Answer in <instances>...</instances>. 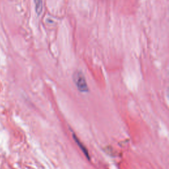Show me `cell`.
<instances>
[{"label":"cell","instance_id":"cell-1","mask_svg":"<svg viewBox=\"0 0 169 169\" xmlns=\"http://www.w3.org/2000/svg\"><path fill=\"white\" fill-rule=\"evenodd\" d=\"M74 80L80 91L87 92L89 91L86 79L81 72L77 71L74 75Z\"/></svg>","mask_w":169,"mask_h":169},{"label":"cell","instance_id":"cell-2","mask_svg":"<svg viewBox=\"0 0 169 169\" xmlns=\"http://www.w3.org/2000/svg\"><path fill=\"white\" fill-rule=\"evenodd\" d=\"M35 6V11L38 16L40 15L43 10V1L42 0H34Z\"/></svg>","mask_w":169,"mask_h":169},{"label":"cell","instance_id":"cell-3","mask_svg":"<svg viewBox=\"0 0 169 169\" xmlns=\"http://www.w3.org/2000/svg\"><path fill=\"white\" fill-rule=\"evenodd\" d=\"M74 137L75 138V141H76V142L77 143V144L79 145V146L81 147V150L83 151V153H84V154H85V155H86V157H87L88 158H89V154H88V152H87V150L86 149H85V148L84 147L82 146L83 145H82L81 144V142L79 141V140H78V139H77V137H75V136L74 134Z\"/></svg>","mask_w":169,"mask_h":169}]
</instances>
